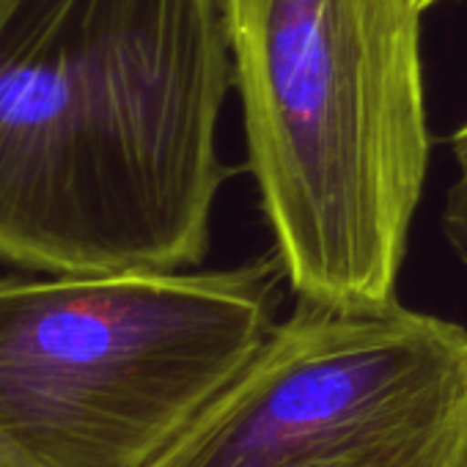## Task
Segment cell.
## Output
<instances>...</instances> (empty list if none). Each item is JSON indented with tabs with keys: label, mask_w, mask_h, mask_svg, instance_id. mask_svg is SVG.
<instances>
[{
	"label": "cell",
	"mask_w": 467,
	"mask_h": 467,
	"mask_svg": "<svg viewBox=\"0 0 467 467\" xmlns=\"http://www.w3.org/2000/svg\"><path fill=\"white\" fill-rule=\"evenodd\" d=\"M278 256L0 275V437L39 467H160L278 322Z\"/></svg>",
	"instance_id": "3"
},
{
	"label": "cell",
	"mask_w": 467,
	"mask_h": 467,
	"mask_svg": "<svg viewBox=\"0 0 467 467\" xmlns=\"http://www.w3.org/2000/svg\"><path fill=\"white\" fill-rule=\"evenodd\" d=\"M0 467H39V464H34L28 456H23L15 445H9L0 437Z\"/></svg>",
	"instance_id": "7"
},
{
	"label": "cell",
	"mask_w": 467,
	"mask_h": 467,
	"mask_svg": "<svg viewBox=\"0 0 467 467\" xmlns=\"http://www.w3.org/2000/svg\"><path fill=\"white\" fill-rule=\"evenodd\" d=\"M160 467H467V327L297 300Z\"/></svg>",
	"instance_id": "4"
},
{
	"label": "cell",
	"mask_w": 467,
	"mask_h": 467,
	"mask_svg": "<svg viewBox=\"0 0 467 467\" xmlns=\"http://www.w3.org/2000/svg\"><path fill=\"white\" fill-rule=\"evenodd\" d=\"M437 4V0H420V6H423V12L429 9V6H434Z\"/></svg>",
	"instance_id": "8"
},
{
	"label": "cell",
	"mask_w": 467,
	"mask_h": 467,
	"mask_svg": "<svg viewBox=\"0 0 467 467\" xmlns=\"http://www.w3.org/2000/svg\"><path fill=\"white\" fill-rule=\"evenodd\" d=\"M451 154H453V162H456V171H459V182L467 184V121L451 135Z\"/></svg>",
	"instance_id": "6"
},
{
	"label": "cell",
	"mask_w": 467,
	"mask_h": 467,
	"mask_svg": "<svg viewBox=\"0 0 467 467\" xmlns=\"http://www.w3.org/2000/svg\"><path fill=\"white\" fill-rule=\"evenodd\" d=\"M420 15V0H223L251 171L295 300H396L431 151Z\"/></svg>",
	"instance_id": "2"
},
{
	"label": "cell",
	"mask_w": 467,
	"mask_h": 467,
	"mask_svg": "<svg viewBox=\"0 0 467 467\" xmlns=\"http://www.w3.org/2000/svg\"><path fill=\"white\" fill-rule=\"evenodd\" d=\"M440 231L448 243V248L453 251V256L467 267V184L464 182H453L448 195H445V206L440 214Z\"/></svg>",
	"instance_id": "5"
},
{
	"label": "cell",
	"mask_w": 467,
	"mask_h": 467,
	"mask_svg": "<svg viewBox=\"0 0 467 467\" xmlns=\"http://www.w3.org/2000/svg\"><path fill=\"white\" fill-rule=\"evenodd\" d=\"M231 86L223 0H0V265L195 270Z\"/></svg>",
	"instance_id": "1"
}]
</instances>
